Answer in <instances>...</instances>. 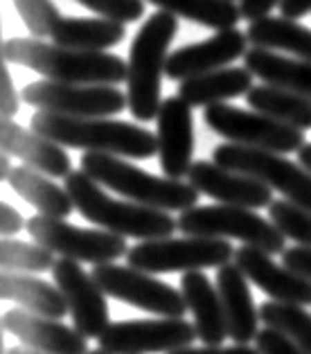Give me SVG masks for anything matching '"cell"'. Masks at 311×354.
Wrapping results in <instances>:
<instances>
[{
	"label": "cell",
	"instance_id": "cell-38",
	"mask_svg": "<svg viewBox=\"0 0 311 354\" xmlns=\"http://www.w3.org/2000/svg\"><path fill=\"white\" fill-rule=\"evenodd\" d=\"M282 262L289 266V269L298 271L300 275L311 280V248L309 246H300L296 244L293 248H287L282 253Z\"/></svg>",
	"mask_w": 311,
	"mask_h": 354
},
{
	"label": "cell",
	"instance_id": "cell-45",
	"mask_svg": "<svg viewBox=\"0 0 311 354\" xmlns=\"http://www.w3.org/2000/svg\"><path fill=\"white\" fill-rule=\"evenodd\" d=\"M5 354H46V352H39V350L28 348V345H25V348H10Z\"/></svg>",
	"mask_w": 311,
	"mask_h": 354
},
{
	"label": "cell",
	"instance_id": "cell-29",
	"mask_svg": "<svg viewBox=\"0 0 311 354\" xmlns=\"http://www.w3.org/2000/svg\"><path fill=\"white\" fill-rule=\"evenodd\" d=\"M246 102L250 104V109H255L273 120L293 124L302 129V131L311 129V100L300 93L264 82L262 86H253L246 93Z\"/></svg>",
	"mask_w": 311,
	"mask_h": 354
},
{
	"label": "cell",
	"instance_id": "cell-33",
	"mask_svg": "<svg viewBox=\"0 0 311 354\" xmlns=\"http://www.w3.org/2000/svg\"><path fill=\"white\" fill-rule=\"evenodd\" d=\"M269 217L287 235V239L311 248V210L300 208L287 198H280L269 205Z\"/></svg>",
	"mask_w": 311,
	"mask_h": 354
},
{
	"label": "cell",
	"instance_id": "cell-22",
	"mask_svg": "<svg viewBox=\"0 0 311 354\" xmlns=\"http://www.w3.org/2000/svg\"><path fill=\"white\" fill-rule=\"evenodd\" d=\"M180 291L194 314V327L203 345H223L228 339V323L217 284H212L203 271H185Z\"/></svg>",
	"mask_w": 311,
	"mask_h": 354
},
{
	"label": "cell",
	"instance_id": "cell-36",
	"mask_svg": "<svg viewBox=\"0 0 311 354\" xmlns=\"http://www.w3.org/2000/svg\"><path fill=\"white\" fill-rule=\"evenodd\" d=\"M255 348L259 350V354H307L291 336L269 325L257 332Z\"/></svg>",
	"mask_w": 311,
	"mask_h": 354
},
{
	"label": "cell",
	"instance_id": "cell-5",
	"mask_svg": "<svg viewBox=\"0 0 311 354\" xmlns=\"http://www.w3.org/2000/svg\"><path fill=\"white\" fill-rule=\"evenodd\" d=\"M82 169L93 176L100 185L113 189L135 203L151 205V208L167 212H183L194 208L198 201V189L180 178L153 176L149 171L135 167L115 153L86 151L82 156Z\"/></svg>",
	"mask_w": 311,
	"mask_h": 354
},
{
	"label": "cell",
	"instance_id": "cell-9",
	"mask_svg": "<svg viewBox=\"0 0 311 354\" xmlns=\"http://www.w3.org/2000/svg\"><path fill=\"white\" fill-rule=\"evenodd\" d=\"M28 235L48 246L52 253L68 257L75 262H88V264H106L117 262L120 257L129 253L126 237L115 235L104 228H79L68 223L66 219L48 217V214H34L28 219Z\"/></svg>",
	"mask_w": 311,
	"mask_h": 354
},
{
	"label": "cell",
	"instance_id": "cell-4",
	"mask_svg": "<svg viewBox=\"0 0 311 354\" xmlns=\"http://www.w3.org/2000/svg\"><path fill=\"white\" fill-rule=\"evenodd\" d=\"M178 16L165 10L151 14L138 30L129 57V111L138 122H149L162 104L160 80L167 68L169 46L178 32Z\"/></svg>",
	"mask_w": 311,
	"mask_h": 354
},
{
	"label": "cell",
	"instance_id": "cell-12",
	"mask_svg": "<svg viewBox=\"0 0 311 354\" xmlns=\"http://www.w3.org/2000/svg\"><path fill=\"white\" fill-rule=\"evenodd\" d=\"M93 278L97 280L106 296L133 305L142 312L158 316H185L189 309L183 291L169 287L167 282L153 278V273L135 269L131 264H95Z\"/></svg>",
	"mask_w": 311,
	"mask_h": 354
},
{
	"label": "cell",
	"instance_id": "cell-24",
	"mask_svg": "<svg viewBox=\"0 0 311 354\" xmlns=\"http://www.w3.org/2000/svg\"><path fill=\"white\" fill-rule=\"evenodd\" d=\"M0 296L3 300H12L30 312H37L50 318H64L70 314L66 296L57 284H50L34 273H14L3 271L0 275Z\"/></svg>",
	"mask_w": 311,
	"mask_h": 354
},
{
	"label": "cell",
	"instance_id": "cell-3",
	"mask_svg": "<svg viewBox=\"0 0 311 354\" xmlns=\"http://www.w3.org/2000/svg\"><path fill=\"white\" fill-rule=\"evenodd\" d=\"M64 180L75 201V210H79L82 217L97 228L140 241L171 237L174 230H178V219L171 217L167 210L135 203L131 198L120 201V198L109 196L97 180L86 174L84 169L70 171Z\"/></svg>",
	"mask_w": 311,
	"mask_h": 354
},
{
	"label": "cell",
	"instance_id": "cell-46",
	"mask_svg": "<svg viewBox=\"0 0 311 354\" xmlns=\"http://www.w3.org/2000/svg\"><path fill=\"white\" fill-rule=\"evenodd\" d=\"M88 354H109V352H104V350H102V348H100V350H91V352H88Z\"/></svg>",
	"mask_w": 311,
	"mask_h": 354
},
{
	"label": "cell",
	"instance_id": "cell-2",
	"mask_svg": "<svg viewBox=\"0 0 311 354\" xmlns=\"http://www.w3.org/2000/svg\"><path fill=\"white\" fill-rule=\"evenodd\" d=\"M30 127L50 140L73 149L115 153L133 160H147L158 153V136L140 124L122 122V120L77 118L39 111L32 115Z\"/></svg>",
	"mask_w": 311,
	"mask_h": 354
},
{
	"label": "cell",
	"instance_id": "cell-18",
	"mask_svg": "<svg viewBox=\"0 0 311 354\" xmlns=\"http://www.w3.org/2000/svg\"><path fill=\"white\" fill-rule=\"evenodd\" d=\"M235 262L246 273V278L273 300L296 302L302 307L311 305V280L289 269L284 262L278 264L266 250L241 244L235 250Z\"/></svg>",
	"mask_w": 311,
	"mask_h": 354
},
{
	"label": "cell",
	"instance_id": "cell-10",
	"mask_svg": "<svg viewBox=\"0 0 311 354\" xmlns=\"http://www.w3.org/2000/svg\"><path fill=\"white\" fill-rule=\"evenodd\" d=\"M23 102L39 111L77 118H111L129 109V97L115 84L32 82L23 88Z\"/></svg>",
	"mask_w": 311,
	"mask_h": 354
},
{
	"label": "cell",
	"instance_id": "cell-20",
	"mask_svg": "<svg viewBox=\"0 0 311 354\" xmlns=\"http://www.w3.org/2000/svg\"><path fill=\"white\" fill-rule=\"evenodd\" d=\"M0 147L10 156L21 158L25 165L52 178H66L73 171V162L64 151V145L41 136L32 127L25 129L14 120L3 118V122H0Z\"/></svg>",
	"mask_w": 311,
	"mask_h": 354
},
{
	"label": "cell",
	"instance_id": "cell-26",
	"mask_svg": "<svg viewBox=\"0 0 311 354\" xmlns=\"http://www.w3.org/2000/svg\"><path fill=\"white\" fill-rule=\"evenodd\" d=\"M244 66L262 82L289 88L311 100V62L298 57H282L275 50L253 46L244 55Z\"/></svg>",
	"mask_w": 311,
	"mask_h": 354
},
{
	"label": "cell",
	"instance_id": "cell-44",
	"mask_svg": "<svg viewBox=\"0 0 311 354\" xmlns=\"http://www.w3.org/2000/svg\"><path fill=\"white\" fill-rule=\"evenodd\" d=\"M12 169H14V167H12V158H10V153L3 151V156H0V178H3V180L10 178Z\"/></svg>",
	"mask_w": 311,
	"mask_h": 354
},
{
	"label": "cell",
	"instance_id": "cell-19",
	"mask_svg": "<svg viewBox=\"0 0 311 354\" xmlns=\"http://www.w3.org/2000/svg\"><path fill=\"white\" fill-rule=\"evenodd\" d=\"M3 327L28 348L46 354H88V339L77 330L62 323V318H50L30 309H10L3 316Z\"/></svg>",
	"mask_w": 311,
	"mask_h": 354
},
{
	"label": "cell",
	"instance_id": "cell-21",
	"mask_svg": "<svg viewBox=\"0 0 311 354\" xmlns=\"http://www.w3.org/2000/svg\"><path fill=\"white\" fill-rule=\"evenodd\" d=\"M217 289L223 302V312H226L228 339L235 343L255 341L262 318H259L253 296H250L246 273L239 269L235 260L217 269Z\"/></svg>",
	"mask_w": 311,
	"mask_h": 354
},
{
	"label": "cell",
	"instance_id": "cell-25",
	"mask_svg": "<svg viewBox=\"0 0 311 354\" xmlns=\"http://www.w3.org/2000/svg\"><path fill=\"white\" fill-rule=\"evenodd\" d=\"M7 183L32 208H37L41 214H48V217L66 219L75 210V201L66 185H57L48 174L25 165V162L12 169Z\"/></svg>",
	"mask_w": 311,
	"mask_h": 354
},
{
	"label": "cell",
	"instance_id": "cell-15",
	"mask_svg": "<svg viewBox=\"0 0 311 354\" xmlns=\"http://www.w3.org/2000/svg\"><path fill=\"white\" fill-rule=\"evenodd\" d=\"M187 180L198 192L219 203L244 205V208L262 210L273 203V189L259 178L241 171L228 169L214 160H194L189 167Z\"/></svg>",
	"mask_w": 311,
	"mask_h": 354
},
{
	"label": "cell",
	"instance_id": "cell-34",
	"mask_svg": "<svg viewBox=\"0 0 311 354\" xmlns=\"http://www.w3.org/2000/svg\"><path fill=\"white\" fill-rule=\"evenodd\" d=\"M25 28L37 39L52 37L57 23L62 21L57 5L52 0H12Z\"/></svg>",
	"mask_w": 311,
	"mask_h": 354
},
{
	"label": "cell",
	"instance_id": "cell-37",
	"mask_svg": "<svg viewBox=\"0 0 311 354\" xmlns=\"http://www.w3.org/2000/svg\"><path fill=\"white\" fill-rule=\"evenodd\" d=\"M21 102H23V95L16 93L12 75L7 71V62H3V68H0V115L12 120L19 113Z\"/></svg>",
	"mask_w": 311,
	"mask_h": 354
},
{
	"label": "cell",
	"instance_id": "cell-11",
	"mask_svg": "<svg viewBox=\"0 0 311 354\" xmlns=\"http://www.w3.org/2000/svg\"><path fill=\"white\" fill-rule=\"evenodd\" d=\"M203 122L219 133L223 140L259 147V149H271L280 153H298L305 145L302 129L280 122L259 111H246L230 104H212L203 111Z\"/></svg>",
	"mask_w": 311,
	"mask_h": 354
},
{
	"label": "cell",
	"instance_id": "cell-31",
	"mask_svg": "<svg viewBox=\"0 0 311 354\" xmlns=\"http://www.w3.org/2000/svg\"><path fill=\"white\" fill-rule=\"evenodd\" d=\"M259 318L264 325L291 336L302 350L311 354V314L302 309L296 302H280L269 300L259 307Z\"/></svg>",
	"mask_w": 311,
	"mask_h": 354
},
{
	"label": "cell",
	"instance_id": "cell-28",
	"mask_svg": "<svg viewBox=\"0 0 311 354\" xmlns=\"http://www.w3.org/2000/svg\"><path fill=\"white\" fill-rule=\"evenodd\" d=\"M246 37L250 46L275 50V53H289L298 59L311 62V30L296 23L287 16H262L250 21Z\"/></svg>",
	"mask_w": 311,
	"mask_h": 354
},
{
	"label": "cell",
	"instance_id": "cell-27",
	"mask_svg": "<svg viewBox=\"0 0 311 354\" xmlns=\"http://www.w3.org/2000/svg\"><path fill=\"white\" fill-rule=\"evenodd\" d=\"M126 23H120L106 16H95V19H84V16H62L52 32V41L66 48L77 50H109L115 48L126 37Z\"/></svg>",
	"mask_w": 311,
	"mask_h": 354
},
{
	"label": "cell",
	"instance_id": "cell-13",
	"mask_svg": "<svg viewBox=\"0 0 311 354\" xmlns=\"http://www.w3.org/2000/svg\"><path fill=\"white\" fill-rule=\"evenodd\" d=\"M196 339V327L185 316H160L153 321L109 323L97 343L109 354H158L185 348Z\"/></svg>",
	"mask_w": 311,
	"mask_h": 354
},
{
	"label": "cell",
	"instance_id": "cell-32",
	"mask_svg": "<svg viewBox=\"0 0 311 354\" xmlns=\"http://www.w3.org/2000/svg\"><path fill=\"white\" fill-rule=\"evenodd\" d=\"M55 253L43 244H30L14 237H3L0 241V266L3 271L14 273H46L55 266Z\"/></svg>",
	"mask_w": 311,
	"mask_h": 354
},
{
	"label": "cell",
	"instance_id": "cell-6",
	"mask_svg": "<svg viewBox=\"0 0 311 354\" xmlns=\"http://www.w3.org/2000/svg\"><path fill=\"white\" fill-rule=\"evenodd\" d=\"M178 230L198 237L239 239L241 244L257 246L271 255L287 250V235L271 219H264L244 205H194L178 214Z\"/></svg>",
	"mask_w": 311,
	"mask_h": 354
},
{
	"label": "cell",
	"instance_id": "cell-30",
	"mask_svg": "<svg viewBox=\"0 0 311 354\" xmlns=\"http://www.w3.org/2000/svg\"><path fill=\"white\" fill-rule=\"evenodd\" d=\"M149 3L158 10L217 32L237 28L241 21V12L235 0H149Z\"/></svg>",
	"mask_w": 311,
	"mask_h": 354
},
{
	"label": "cell",
	"instance_id": "cell-1",
	"mask_svg": "<svg viewBox=\"0 0 311 354\" xmlns=\"http://www.w3.org/2000/svg\"><path fill=\"white\" fill-rule=\"evenodd\" d=\"M3 62L16 64L43 75L52 82L70 84H122L129 64L106 50H77L43 39L16 37L3 41Z\"/></svg>",
	"mask_w": 311,
	"mask_h": 354
},
{
	"label": "cell",
	"instance_id": "cell-41",
	"mask_svg": "<svg viewBox=\"0 0 311 354\" xmlns=\"http://www.w3.org/2000/svg\"><path fill=\"white\" fill-rule=\"evenodd\" d=\"M282 0H239V12L244 21H257L262 16H269L275 7H280Z\"/></svg>",
	"mask_w": 311,
	"mask_h": 354
},
{
	"label": "cell",
	"instance_id": "cell-7",
	"mask_svg": "<svg viewBox=\"0 0 311 354\" xmlns=\"http://www.w3.org/2000/svg\"><path fill=\"white\" fill-rule=\"evenodd\" d=\"M126 260L135 269L147 273H174V271H203L235 260V248L223 237H160L144 239L129 248Z\"/></svg>",
	"mask_w": 311,
	"mask_h": 354
},
{
	"label": "cell",
	"instance_id": "cell-17",
	"mask_svg": "<svg viewBox=\"0 0 311 354\" xmlns=\"http://www.w3.org/2000/svg\"><path fill=\"white\" fill-rule=\"evenodd\" d=\"M248 43L250 41L246 37V32H241L237 28L219 30L210 39L174 50L167 59L165 75L169 80L183 82L187 77L217 71V68H223L237 62L239 57H244L248 53Z\"/></svg>",
	"mask_w": 311,
	"mask_h": 354
},
{
	"label": "cell",
	"instance_id": "cell-35",
	"mask_svg": "<svg viewBox=\"0 0 311 354\" xmlns=\"http://www.w3.org/2000/svg\"><path fill=\"white\" fill-rule=\"evenodd\" d=\"M97 16L115 19L120 23H135L144 14V0H77Z\"/></svg>",
	"mask_w": 311,
	"mask_h": 354
},
{
	"label": "cell",
	"instance_id": "cell-43",
	"mask_svg": "<svg viewBox=\"0 0 311 354\" xmlns=\"http://www.w3.org/2000/svg\"><path fill=\"white\" fill-rule=\"evenodd\" d=\"M298 162L302 167H305L307 171H311V142H305L300 147L298 151Z\"/></svg>",
	"mask_w": 311,
	"mask_h": 354
},
{
	"label": "cell",
	"instance_id": "cell-8",
	"mask_svg": "<svg viewBox=\"0 0 311 354\" xmlns=\"http://www.w3.org/2000/svg\"><path fill=\"white\" fill-rule=\"evenodd\" d=\"M212 160L228 169L259 178L271 189L280 192L287 201L311 210V171H307L300 162L284 158V153L237 142H223L214 147Z\"/></svg>",
	"mask_w": 311,
	"mask_h": 354
},
{
	"label": "cell",
	"instance_id": "cell-14",
	"mask_svg": "<svg viewBox=\"0 0 311 354\" xmlns=\"http://www.w3.org/2000/svg\"><path fill=\"white\" fill-rule=\"evenodd\" d=\"M52 278L66 296L73 325L86 339H100V334L109 327V305L104 298L106 293L93 273H86L79 262L62 257L52 266Z\"/></svg>",
	"mask_w": 311,
	"mask_h": 354
},
{
	"label": "cell",
	"instance_id": "cell-23",
	"mask_svg": "<svg viewBox=\"0 0 311 354\" xmlns=\"http://www.w3.org/2000/svg\"><path fill=\"white\" fill-rule=\"evenodd\" d=\"M253 73L248 68H217V71L187 77L180 82L178 95L189 106H212L221 102L241 97L253 88Z\"/></svg>",
	"mask_w": 311,
	"mask_h": 354
},
{
	"label": "cell",
	"instance_id": "cell-42",
	"mask_svg": "<svg viewBox=\"0 0 311 354\" xmlns=\"http://www.w3.org/2000/svg\"><path fill=\"white\" fill-rule=\"evenodd\" d=\"M311 12V0H282L280 3V14L287 19H302Z\"/></svg>",
	"mask_w": 311,
	"mask_h": 354
},
{
	"label": "cell",
	"instance_id": "cell-40",
	"mask_svg": "<svg viewBox=\"0 0 311 354\" xmlns=\"http://www.w3.org/2000/svg\"><path fill=\"white\" fill-rule=\"evenodd\" d=\"M28 226V221L23 219V214L14 208L10 203H3L0 205V232L3 237H14Z\"/></svg>",
	"mask_w": 311,
	"mask_h": 354
},
{
	"label": "cell",
	"instance_id": "cell-16",
	"mask_svg": "<svg viewBox=\"0 0 311 354\" xmlns=\"http://www.w3.org/2000/svg\"><path fill=\"white\" fill-rule=\"evenodd\" d=\"M156 124H158L156 136H158V158L162 174L171 178L187 176L194 162L192 106L180 95L162 100Z\"/></svg>",
	"mask_w": 311,
	"mask_h": 354
},
{
	"label": "cell",
	"instance_id": "cell-39",
	"mask_svg": "<svg viewBox=\"0 0 311 354\" xmlns=\"http://www.w3.org/2000/svg\"><path fill=\"white\" fill-rule=\"evenodd\" d=\"M165 354H259V350L248 348V343H235V345H230V348H223V345H203V348L185 345V348L171 350Z\"/></svg>",
	"mask_w": 311,
	"mask_h": 354
}]
</instances>
